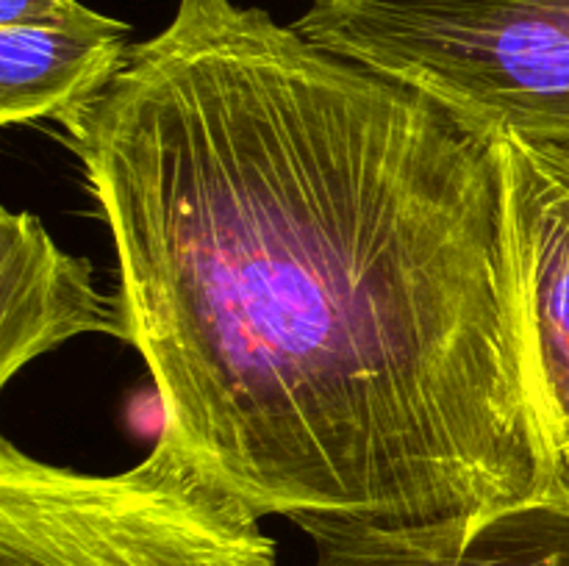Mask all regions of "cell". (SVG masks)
<instances>
[{
    "mask_svg": "<svg viewBox=\"0 0 569 566\" xmlns=\"http://www.w3.org/2000/svg\"><path fill=\"white\" fill-rule=\"evenodd\" d=\"M67 144L164 431L261 516L542 503L498 142L270 11L178 0Z\"/></svg>",
    "mask_w": 569,
    "mask_h": 566,
    "instance_id": "1",
    "label": "cell"
},
{
    "mask_svg": "<svg viewBox=\"0 0 569 566\" xmlns=\"http://www.w3.org/2000/svg\"><path fill=\"white\" fill-rule=\"evenodd\" d=\"M295 28L489 142L569 148V0H320Z\"/></svg>",
    "mask_w": 569,
    "mask_h": 566,
    "instance_id": "2",
    "label": "cell"
},
{
    "mask_svg": "<svg viewBox=\"0 0 569 566\" xmlns=\"http://www.w3.org/2000/svg\"><path fill=\"white\" fill-rule=\"evenodd\" d=\"M261 514L172 433L117 475L0 442V566H278Z\"/></svg>",
    "mask_w": 569,
    "mask_h": 566,
    "instance_id": "3",
    "label": "cell"
},
{
    "mask_svg": "<svg viewBox=\"0 0 569 566\" xmlns=\"http://www.w3.org/2000/svg\"><path fill=\"white\" fill-rule=\"evenodd\" d=\"M498 144L520 270L528 386L548 458L542 503L569 514V148Z\"/></svg>",
    "mask_w": 569,
    "mask_h": 566,
    "instance_id": "4",
    "label": "cell"
},
{
    "mask_svg": "<svg viewBox=\"0 0 569 566\" xmlns=\"http://www.w3.org/2000/svg\"><path fill=\"white\" fill-rule=\"evenodd\" d=\"M81 333L128 342L120 297L92 281V266L64 253L28 211H0V386L22 366Z\"/></svg>",
    "mask_w": 569,
    "mask_h": 566,
    "instance_id": "5",
    "label": "cell"
},
{
    "mask_svg": "<svg viewBox=\"0 0 569 566\" xmlns=\"http://www.w3.org/2000/svg\"><path fill=\"white\" fill-rule=\"evenodd\" d=\"M292 522L315 544V566H569V514L545 503L506 508L472 527L389 530L320 514Z\"/></svg>",
    "mask_w": 569,
    "mask_h": 566,
    "instance_id": "6",
    "label": "cell"
},
{
    "mask_svg": "<svg viewBox=\"0 0 569 566\" xmlns=\"http://www.w3.org/2000/svg\"><path fill=\"white\" fill-rule=\"evenodd\" d=\"M128 53L126 22L94 9L67 20L0 26V122L53 120L76 133Z\"/></svg>",
    "mask_w": 569,
    "mask_h": 566,
    "instance_id": "7",
    "label": "cell"
},
{
    "mask_svg": "<svg viewBox=\"0 0 569 566\" xmlns=\"http://www.w3.org/2000/svg\"><path fill=\"white\" fill-rule=\"evenodd\" d=\"M89 6L81 0H0V26L50 22L83 14Z\"/></svg>",
    "mask_w": 569,
    "mask_h": 566,
    "instance_id": "8",
    "label": "cell"
},
{
    "mask_svg": "<svg viewBox=\"0 0 569 566\" xmlns=\"http://www.w3.org/2000/svg\"><path fill=\"white\" fill-rule=\"evenodd\" d=\"M311 3H320V0H311Z\"/></svg>",
    "mask_w": 569,
    "mask_h": 566,
    "instance_id": "9",
    "label": "cell"
}]
</instances>
